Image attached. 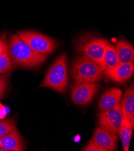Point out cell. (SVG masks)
Segmentation results:
<instances>
[{"instance_id": "cell-1", "label": "cell", "mask_w": 134, "mask_h": 151, "mask_svg": "<svg viewBox=\"0 0 134 151\" xmlns=\"http://www.w3.org/2000/svg\"><path fill=\"white\" fill-rule=\"evenodd\" d=\"M7 43L10 57L15 66L34 68L42 65L48 58V54L36 52L17 34H12Z\"/></svg>"}, {"instance_id": "cell-2", "label": "cell", "mask_w": 134, "mask_h": 151, "mask_svg": "<svg viewBox=\"0 0 134 151\" xmlns=\"http://www.w3.org/2000/svg\"><path fill=\"white\" fill-rule=\"evenodd\" d=\"M105 67L85 55H80L73 62L71 74L75 84L97 83L101 78Z\"/></svg>"}, {"instance_id": "cell-3", "label": "cell", "mask_w": 134, "mask_h": 151, "mask_svg": "<svg viewBox=\"0 0 134 151\" xmlns=\"http://www.w3.org/2000/svg\"><path fill=\"white\" fill-rule=\"evenodd\" d=\"M67 54L59 55L48 69L40 87H48L59 93H64L68 85Z\"/></svg>"}, {"instance_id": "cell-4", "label": "cell", "mask_w": 134, "mask_h": 151, "mask_svg": "<svg viewBox=\"0 0 134 151\" xmlns=\"http://www.w3.org/2000/svg\"><path fill=\"white\" fill-rule=\"evenodd\" d=\"M108 42L103 38L91 35L82 37L77 44V50L94 61L104 66L103 57Z\"/></svg>"}, {"instance_id": "cell-5", "label": "cell", "mask_w": 134, "mask_h": 151, "mask_svg": "<svg viewBox=\"0 0 134 151\" xmlns=\"http://www.w3.org/2000/svg\"><path fill=\"white\" fill-rule=\"evenodd\" d=\"M34 51L39 53L51 54L57 47L56 41L42 33L33 31H20L17 33Z\"/></svg>"}, {"instance_id": "cell-6", "label": "cell", "mask_w": 134, "mask_h": 151, "mask_svg": "<svg viewBox=\"0 0 134 151\" xmlns=\"http://www.w3.org/2000/svg\"><path fill=\"white\" fill-rule=\"evenodd\" d=\"M124 120L122 104L115 107L99 113L98 127L109 132L118 135Z\"/></svg>"}, {"instance_id": "cell-7", "label": "cell", "mask_w": 134, "mask_h": 151, "mask_svg": "<svg viewBox=\"0 0 134 151\" xmlns=\"http://www.w3.org/2000/svg\"><path fill=\"white\" fill-rule=\"evenodd\" d=\"M99 87L100 85L96 83L72 84L70 86L71 99L76 104L87 105L93 100Z\"/></svg>"}, {"instance_id": "cell-8", "label": "cell", "mask_w": 134, "mask_h": 151, "mask_svg": "<svg viewBox=\"0 0 134 151\" xmlns=\"http://www.w3.org/2000/svg\"><path fill=\"white\" fill-rule=\"evenodd\" d=\"M0 147L7 151L25 150L24 140L16 127L0 137Z\"/></svg>"}, {"instance_id": "cell-9", "label": "cell", "mask_w": 134, "mask_h": 151, "mask_svg": "<svg viewBox=\"0 0 134 151\" xmlns=\"http://www.w3.org/2000/svg\"><path fill=\"white\" fill-rule=\"evenodd\" d=\"M122 90L113 87L108 90L100 97L99 104L98 109L99 113L115 107L120 104L122 100Z\"/></svg>"}, {"instance_id": "cell-10", "label": "cell", "mask_w": 134, "mask_h": 151, "mask_svg": "<svg viewBox=\"0 0 134 151\" xmlns=\"http://www.w3.org/2000/svg\"><path fill=\"white\" fill-rule=\"evenodd\" d=\"M92 139L107 151H114L118 149L117 135L99 127L96 128Z\"/></svg>"}, {"instance_id": "cell-11", "label": "cell", "mask_w": 134, "mask_h": 151, "mask_svg": "<svg viewBox=\"0 0 134 151\" xmlns=\"http://www.w3.org/2000/svg\"><path fill=\"white\" fill-rule=\"evenodd\" d=\"M118 64L133 63L134 49L132 45L124 39L119 40L115 47Z\"/></svg>"}, {"instance_id": "cell-12", "label": "cell", "mask_w": 134, "mask_h": 151, "mask_svg": "<svg viewBox=\"0 0 134 151\" xmlns=\"http://www.w3.org/2000/svg\"><path fill=\"white\" fill-rule=\"evenodd\" d=\"M133 71V63L118 64L114 70L108 75L107 77L114 82H124L132 77Z\"/></svg>"}, {"instance_id": "cell-13", "label": "cell", "mask_w": 134, "mask_h": 151, "mask_svg": "<svg viewBox=\"0 0 134 151\" xmlns=\"http://www.w3.org/2000/svg\"><path fill=\"white\" fill-rule=\"evenodd\" d=\"M122 107L123 115L130 120L134 127V87L132 84L127 90L122 100Z\"/></svg>"}, {"instance_id": "cell-14", "label": "cell", "mask_w": 134, "mask_h": 151, "mask_svg": "<svg viewBox=\"0 0 134 151\" xmlns=\"http://www.w3.org/2000/svg\"><path fill=\"white\" fill-rule=\"evenodd\" d=\"M103 61L104 66H105V70L103 73H105L106 77H107L118 64L115 48L110 43L107 47L105 54H104Z\"/></svg>"}, {"instance_id": "cell-15", "label": "cell", "mask_w": 134, "mask_h": 151, "mask_svg": "<svg viewBox=\"0 0 134 151\" xmlns=\"http://www.w3.org/2000/svg\"><path fill=\"white\" fill-rule=\"evenodd\" d=\"M133 128L134 127L132 125L130 120L126 116H124L123 122L118 133V135L122 140L124 151H128L129 149V145Z\"/></svg>"}, {"instance_id": "cell-16", "label": "cell", "mask_w": 134, "mask_h": 151, "mask_svg": "<svg viewBox=\"0 0 134 151\" xmlns=\"http://www.w3.org/2000/svg\"><path fill=\"white\" fill-rule=\"evenodd\" d=\"M13 64L10 57L7 45L3 52L0 55V74L7 73L12 70Z\"/></svg>"}, {"instance_id": "cell-17", "label": "cell", "mask_w": 134, "mask_h": 151, "mask_svg": "<svg viewBox=\"0 0 134 151\" xmlns=\"http://www.w3.org/2000/svg\"><path fill=\"white\" fill-rule=\"evenodd\" d=\"M16 128L15 120L9 118L0 120V137Z\"/></svg>"}, {"instance_id": "cell-18", "label": "cell", "mask_w": 134, "mask_h": 151, "mask_svg": "<svg viewBox=\"0 0 134 151\" xmlns=\"http://www.w3.org/2000/svg\"><path fill=\"white\" fill-rule=\"evenodd\" d=\"M82 151H107L105 149L101 147L93 140L91 139L89 140L87 145L82 148Z\"/></svg>"}, {"instance_id": "cell-19", "label": "cell", "mask_w": 134, "mask_h": 151, "mask_svg": "<svg viewBox=\"0 0 134 151\" xmlns=\"http://www.w3.org/2000/svg\"><path fill=\"white\" fill-rule=\"evenodd\" d=\"M10 74L4 75L0 76V99L6 93V89L9 84V78Z\"/></svg>"}, {"instance_id": "cell-20", "label": "cell", "mask_w": 134, "mask_h": 151, "mask_svg": "<svg viewBox=\"0 0 134 151\" xmlns=\"http://www.w3.org/2000/svg\"><path fill=\"white\" fill-rule=\"evenodd\" d=\"M7 45L6 39V35L4 34L0 35V55H1Z\"/></svg>"}, {"instance_id": "cell-21", "label": "cell", "mask_w": 134, "mask_h": 151, "mask_svg": "<svg viewBox=\"0 0 134 151\" xmlns=\"http://www.w3.org/2000/svg\"><path fill=\"white\" fill-rule=\"evenodd\" d=\"M7 114L6 107L0 103V119H3Z\"/></svg>"}, {"instance_id": "cell-22", "label": "cell", "mask_w": 134, "mask_h": 151, "mask_svg": "<svg viewBox=\"0 0 134 151\" xmlns=\"http://www.w3.org/2000/svg\"><path fill=\"white\" fill-rule=\"evenodd\" d=\"M0 151H7L6 149L2 148V147H0Z\"/></svg>"}]
</instances>
